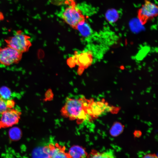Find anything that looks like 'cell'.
<instances>
[{
	"mask_svg": "<svg viewBox=\"0 0 158 158\" xmlns=\"http://www.w3.org/2000/svg\"><path fill=\"white\" fill-rule=\"evenodd\" d=\"M113 107L102 100L95 101L90 99L87 112L88 115L93 119L106 115L113 110Z\"/></svg>",
	"mask_w": 158,
	"mask_h": 158,
	"instance_id": "cell-4",
	"label": "cell"
},
{
	"mask_svg": "<svg viewBox=\"0 0 158 158\" xmlns=\"http://www.w3.org/2000/svg\"><path fill=\"white\" fill-rule=\"evenodd\" d=\"M15 101L11 99H5L0 97V114H1L8 109L14 107Z\"/></svg>",
	"mask_w": 158,
	"mask_h": 158,
	"instance_id": "cell-11",
	"label": "cell"
},
{
	"mask_svg": "<svg viewBox=\"0 0 158 158\" xmlns=\"http://www.w3.org/2000/svg\"><path fill=\"white\" fill-rule=\"evenodd\" d=\"M11 92L7 87L3 86L0 87V97L5 99H11Z\"/></svg>",
	"mask_w": 158,
	"mask_h": 158,
	"instance_id": "cell-15",
	"label": "cell"
},
{
	"mask_svg": "<svg viewBox=\"0 0 158 158\" xmlns=\"http://www.w3.org/2000/svg\"><path fill=\"white\" fill-rule=\"evenodd\" d=\"M158 11L157 6L149 0H145L138 11V17L141 23L144 24L156 16Z\"/></svg>",
	"mask_w": 158,
	"mask_h": 158,
	"instance_id": "cell-6",
	"label": "cell"
},
{
	"mask_svg": "<svg viewBox=\"0 0 158 158\" xmlns=\"http://www.w3.org/2000/svg\"><path fill=\"white\" fill-rule=\"evenodd\" d=\"M0 129L11 127L19 121L21 112L13 108L9 109L1 114Z\"/></svg>",
	"mask_w": 158,
	"mask_h": 158,
	"instance_id": "cell-7",
	"label": "cell"
},
{
	"mask_svg": "<svg viewBox=\"0 0 158 158\" xmlns=\"http://www.w3.org/2000/svg\"><path fill=\"white\" fill-rule=\"evenodd\" d=\"M9 137L12 141H17L20 139L22 135L20 129L17 127H14L11 128L8 132Z\"/></svg>",
	"mask_w": 158,
	"mask_h": 158,
	"instance_id": "cell-14",
	"label": "cell"
},
{
	"mask_svg": "<svg viewBox=\"0 0 158 158\" xmlns=\"http://www.w3.org/2000/svg\"><path fill=\"white\" fill-rule=\"evenodd\" d=\"M30 38L29 36L18 31L5 41L7 46L23 53L28 51L31 46Z\"/></svg>",
	"mask_w": 158,
	"mask_h": 158,
	"instance_id": "cell-2",
	"label": "cell"
},
{
	"mask_svg": "<svg viewBox=\"0 0 158 158\" xmlns=\"http://www.w3.org/2000/svg\"><path fill=\"white\" fill-rule=\"evenodd\" d=\"M43 151L50 158H70L64 150L60 147H55L52 144L44 147Z\"/></svg>",
	"mask_w": 158,
	"mask_h": 158,
	"instance_id": "cell-8",
	"label": "cell"
},
{
	"mask_svg": "<svg viewBox=\"0 0 158 158\" xmlns=\"http://www.w3.org/2000/svg\"><path fill=\"white\" fill-rule=\"evenodd\" d=\"M142 158H158V157L155 154L149 153L144 155Z\"/></svg>",
	"mask_w": 158,
	"mask_h": 158,
	"instance_id": "cell-16",
	"label": "cell"
},
{
	"mask_svg": "<svg viewBox=\"0 0 158 158\" xmlns=\"http://www.w3.org/2000/svg\"><path fill=\"white\" fill-rule=\"evenodd\" d=\"M90 100L83 96L79 98H67L61 111L62 115L71 120L77 119L78 123L85 120L92 121L87 112Z\"/></svg>",
	"mask_w": 158,
	"mask_h": 158,
	"instance_id": "cell-1",
	"label": "cell"
},
{
	"mask_svg": "<svg viewBox=\"0 0 158 158\" xmlns=\"http://www.w3.org/2000/svg\"><path fill=\"white\" fill-rule=\"evenodd\" d=\"M68 154L70 158H85L87 153L82 147L74 145L69 149Z\"/></svg>",
	"mask_w": 158,
	"mask_h": 158,
	"instance_id": "cell-10",
	"label": "cell"
},
{
	"mask_svg": "<svg viewBox=\"0 0 158 158\" xmlns=\"http://www.w3.org/2000/svg\"><path fill=\"white\" fill-rule=\"evenodd\" d=\"M89 158H115L111 152L106 151L100 152L93 150L90 154Z\"/></svg>",
	"mask_w": 158,
	"mask_h": 158,
	"instance_id": "cell-12",
	"label": "cell"
},
{
	"mask_svg": "<svg viewBox=\"0 0 158 158\" xmlns=\"http://www.w3.org/2000/svg\"><path fill=\"white\" fill-rule=\"evenodd\" d=\"M62 18L66 23L76 30L78 25L85 21V16L74 5L65 9L62 13Z\"/></svg>",
	"mask_w": 158,
	"mask_h": 158,
	"instance_id": "cell-3",
	"label": "cell"
},
{
	"mask_svg": "<svg viewBox=\"0 0 158 158\" xmlns=\"http://www.w3.org/2000/svg\"><path fill=\"white\" fill-rule=\"evenodd\" d=\"M22 53L7 46L0 47V63L8 66L18 63L22 58Z\"/></svg>",
	"mask_w": 158,
	"mask_h": 158,
	"instance_id": "cell-5",
	"label": "cell"
},
{
	"mask_svg": "<svg viewBox=\"0 0 158 158\" xmlns=\"http://www.w3.org/2000/svg\"><path fill=\"white\" fill-rule=\"evenodd\" d=\"M76 30H78L81 35L84 37H88L92 33V30L89 25L86 22L78 25Z\"/></svg>",
	"mask_w": 158,
	"mask_h": 158,
	"instance_id": "cell-13",
	"label": "cell"
},
{
	"mask_svg": "<svg viewBox=\"0 0 158 158\" xmlns=\"http://www.w3.org/2000/svg\"><path fill=\"white\" fill-rule=\"evenodd\" d=\"M75 63L83 68H86L92 62V55L90 51H83L76 54L73 58Z\"/></svg>",
	"mask_w": 158,
	"mask_h": 158,
	"instance_id": "cell-9",
	"label": "cell"
}]
</instances>
